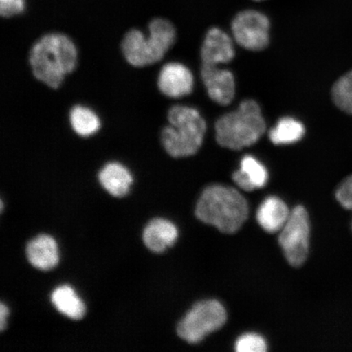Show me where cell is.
<instances>
[{"mask_svg": "<svg viewBox=\"0 0 352 352\" xmlns=\"http://www.w3.org/2000/svg\"><path fill=\"white\" fill-rule=\"evenodd\" d=\"M235 51L232 39L219 28H212L206 35L201 47L202 64L218 65L228 63L234 57Z\"/></svg>", "mask_w": 352, "mask_h": 352, "instance_id": "11", "label": "cell"}, {"mask_svg": "<svg viewBox=\"0 0 352 352\" xmlns=\"http://www.w3.org/2000/svg\"><path fill=\"white\" fill-rule=\"evenodd\" d=\"M26 254L30 263L43 271L52 270L59 262L58 248L51 236L41 235L30 241Z\"/></svg>", "mask_w": 352, "mask_h": 352, "instance_id": "13", "label": "cell"}, {"mask_svg": "<svg viewBox=\"0 0 352 352\" xmlns=\"http://www.w3.org/2000/svg\"><path fill=\"white\" fill-rule=\"evenodd\" d=\"M310 220L303 206H298L290 212L287 222L280 230L279 243L290 265L300 267L309 250Z\"/></svg>", "mask_w": 352, "mask_h": 352, "instance_id": "7", "label": "cell"}, {"mask_svg": "<svg viewBox=\"0 0 352 352\" xmlns=\"http://www.w3.org/2000/svg\"><path fill=\"white\" fill-rule=\"evenodd\" d=\"M215 131L219 145L232 151H240L261 138L266 131V122L256 101L245 100L236 111L219 118L215 123Z\"/></svg>", "mask_w": 352, "mask_h": 352, "instance_id": "5", "label": "cell"}, {"mask_svg": "<svg viewBox=\"0 0 352 352\" xmlns=\"http://www.w3.org/2000/svg\"><path fill=\"white\" fill-rule=\"evenodd\" d=\"M201 78L210 98L220 105L230 104L235 96V81L230 70L202 64Z\"/></svg>", "mask_w": 352, "mask_h": 352, "instance_id": "10", "label": "cell"}, {"mask_svg": "<svg viewBox=\"0 0 352 352\" xmlns=\"http://www.w3.org/2000/svg\"><path fill=\"white\" fill-rule=\"evenodd\" d=\"M25 8V0H0V14L3 17L21 14Z\"/></svg>", "mask_w": 352, "mask_h": 352, "instance_id": "23", "label": "cell"}, {"mask_svg": "<svg viewBox=\"0 0 352 352\" xmlns=\"http://www.w3.org/2000/svg\"><path fill=\"white\" fill-rule=\"evenodd\" d=\"M332 98L333 103L338 109L352 116L351 70L334 82L332 88Z\"/></svg>", "mask_w": 352, "mask_h": 352, "instance_id": "20", "label": "cell"}, {"mask_svg": "<svg viewBox=\"0 0 352 352\" xmlns=\"http://www.w3.org/2000/svg\"><path fill=\"white\" fill-rule=\"evenodd\" d=\"M193 85L195 81L190 69L182 63H167L162 66L158 74V89L167 98H184L191 94Z\"/></svg>", "mask_w": 352, "mask_h": 352, "instance_id": "9", "label": "cell"}, {"mask_svg": "<svg viewBox=\"0 0 352 352\" xmlns=\"http://www.w3.org/2000/svg\"><path fill=\"white\" fill-rule=\"evenodd\" d=\"M249 214L245 198L236 189L213 184L202 192L197 201L196 215L201 221L232 234L240 230Z\"/></svg>", "mask_w": 352, "mask_h": 352, "instance_id": "2", "label": "cell"}, {"mask_svg": "<svg viewBox=\"0 0 352 352\" xmlns=\"http://www.w3.org/2000/svg\"><path fill=\"white\" fill-rule=\"evenodd\" d=\"M169 125L161 132L162 146L170 156L186 157L199 151L206 131L204 118L195 108L175 105L167 114Z\"/></svg>", "mask_w": 352, "mask_h": 352, "instance_id": "4", "label": "cell"}, {"mask_svg": "<svg viewBox=\"0 0 352 352\" xmlns=\"http://www.w3.org/2000/svg\"><path fill=\"white\" fill-rule=\"evenodd\" d=\"M227 320L226 308L217 300L196 303L178 324V336L188 343H198L221 329Z\"/></svg>", "mask_w": 352, "mask_h": 352, "instance_id": "6", "label": "cell"}, {"mask_svg": "<svg viewBox=\"0 0 352 352\" xmlns=\"http://www.w3.org/2000/svg\"><path fill=\"white\" fill-rule=\"evenodd\" d=\"M336 197L343 208L352 211V175L342 180L337 188Z\"/></svg>", "mask_w": 352, "mask_h": 352, "instance_id": "22", "label": "cell"}, {"mask_svg": "<svg viewBox=\"0 0 352 352\" xmlns=\"http://www.w3.org/2000/svg\"><path fill=\"white\" fill-rule=\"evenodd\" d=\"M69 120L72 130L81 138H91L98 133L101 126L98 114L81 104L74 105L70 109Z\"/></svg>", "mask_w": 352, "mask_h": 352, "instance_id": "17", "label": "cell"}, {"mask_svg": "<svg viewBox=\"0 0 352 352\" xmlns=\"http://www.w3.org/2000/svg\"><path fill=\"white\" fill-rule=\"evenodd\" d=\"M237 352H264L267 349L265 340L258 333L243 334L235 343Z\"/></svg>", "mask_w": 352, "mask_h": 352, "instance_id": "21", "label": "cell"}, {"mask_svg": "<svg viewBox=\"0 0 352 352\" xmlns=\"http://www.w3.org/2000/svg\"><path fill=\"white\" fill-rule=\"evenodd\" d=\"M99 182L110 195L122 197L129 192L133 177L124 165L118 162H108L100 170Z\"/></svg>", "mask_w": 352, "mask_h": 352, "instance_id": "14", "label": "cell"}, {"mask_svg": "<svg viewBox=\"0 0 352 352\" xmlns=\"http://www.w3.org/2000/svg\"><path fill=\"white\" fill-rule=\"evenodd\" d=\"M175 41L176 30L173 23L155 19L148 25V36L138 29H132L124 35L121 47L127 63L142 68L160 63Z\"/></svg>", "mask_w": 352, "mask_h": 352, "instance_id": "3", "label": "cell"}, {"mask_svg": "<svg viewBox=\"0 0 352 352\" xmlns=\"http://www.w3.org/2000/svg\"><path fill=\"white\" fill-rule=\"evenodd\" d=\"M232 179L240 188L250 192L266 186L268 173L261 162L248 155L242 158L240 169L233 174Z\"/></svg>", "mask_w": 352, "mask_h": 352, "instance_id": "16", "label": "cell"}, {"mask_svg": "<svg viewBox=\"0 0 352 352\" xmlns=\"http://www.w3.org/2000/svg\"><path fill=\"white\" fill-rule=\"evenodd\" d=\"M178 235L177 228L174 223L164 219H155L145 228L143 239L151 252L162 253L175 243Z\"/></svg>", "mask_w": 352, "mask_h": 352, "instance_id": "12", "label": "cell"}, {"mask_svg": "<svg viewBox=\"0 0 352 352\" xmlns=\"http://www.w3.org/2000/svg\"><path fill=\"white\" fill-rule=\"evenodd\" d=\"M29 63L37 80L52 89H57L76 68L77 47L64 34H44L33 44Z\"/></svg>", "mask_w": 352, "mask_h": 352, "instance_id": "1", "label": "cell"}, {"mask_svg": "<svg viewBox=\"0 0 352 352\" xmlns=\"http://www.w3.org/2000/svg\"><path fill=\"white\" fill-rule=\"evenodd\" d=\"M8 316V307L3 303H1V305H0V329H1V331H3L6 327Z\"/></svg>", "mask_w": 352, "mask_h": 352, "instance_id": "24", "label": "cell"}, {"mask_svg": "<svg viewBox=\"0 0 352 352\" xmlns=\"http://www.w3.org/2000/svg\"><path fill=\"white\" fill-rule=\"evenodd\" d=\"M51 299L56 309L70 319L80 320L85 315V303L70 286L56 288L52 292Z\"/></svg>", "mask_w": 352, "mask_h": 352, "instance_id": "18", "label": "cell"}, {"mask_svg": "<svg viewBox=\"0 0 352 352\" xmlns=\"http://www.w3.org/2000/svg\"><path fill=\"white\" fill-rule=\"evenodd\" d=\"M290 212L288 206L279 197H268L258 209V223L266 232L274 233L283 230Z\"/></svg>", "mask_w": 352, "mask_h": 352, "instance_id": "15", "label": "cell"}, {"mask_svg": "<svg viewBox=\"0 0 352 352\" xmlns=\"http://www.w3.org/2000/svg\"><path fill=\"white\" fill-rule=\"evenodd\" d=\"M270 22L262 12L246 10L233 19L232 30L236 41L250 51H262L270 43Z\"/></svg>", "mask_w": 352, "mask_h": 352, "instance_id": "8", "label": "cell"}, {"mask_svg": "<svg viewBox=\"0 0 352 352\" xmlns=\"http://www.w3.org/2000/svg\"><path fill=\"white\" fill-rule=\"evenodd\" d=\"M351 230H352V222H351Z\"/></svg>", "mask_w": 352, "mask_h": 352, "instance_id": "25", "label": "cell"}, {"mask_svg": "<svg viewBox=\"0 0 352 352\" xmlns=\"http://www.w3.org/2000/svg\"><path fill=\"white\" fill-rule=\"evenodd\" d=\"M305 134V127L301 122L293 118H280L270 132L272 143L277 145L290 144L298 142Z\"/></svg>", "mask_w": 352, "mask_h": 352, "instance_id": "19", "label": "cell"}, {"mask_svg": "<svg viewBox=\"0 0 352 352\" xmlns=\"http://www.w3.org/2000/svg\"><path fill=\"white\" fill-rule=\"evenodd\" d=\"M351 72H352V69H351Z\"/></svg>", "mask_w": 352, "mask_h": 352, "instance_id": "26", "label": "cell"}]
</instances>
